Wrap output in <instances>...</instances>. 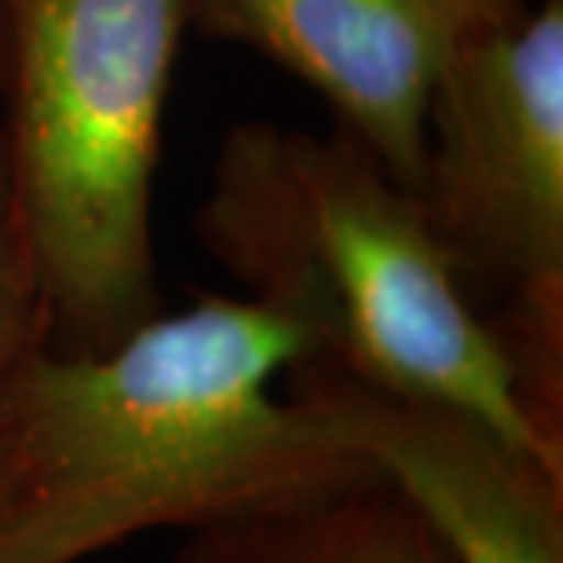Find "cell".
<instances>
[{"mask_svg": "<svg viewBox=\"0 0 563 563\" xmlns=\"http://www.w3.org/2000/svg\"><path fill=\"white\" fill-rule=\"evenodd\" d=\"M52 344L48 314H44L37 275L26 250V234L15 209L8 165V136L0 118V487L8 468V418H11V391L37 347Z\"/></svg>", "mask_w": 563, "mask_h": 563, "instance_id": "ba28073f", "label": "cell"}, {"mask_svg": "<svg viewBox=\"0 0 563 563\" xmlns=\"http://www.w3.org/2000/svg\"><path fill=\"white\" fill-rule=\"evenodd\" d=\"M418 206L457 278L505 297L501 341L560 428L563 355V0L461 44L439 74Z\"/></svg>", "mask_w": 563, "mask_h": 563, "instance_id": "277c9868", "label": "cell"}, {"mask_svg": "<svg viewBox=\"0 0 563 563\" xmlns=\"http://www.w3.org/2000/svg\"><path fill=\"white\" fill-rule=\"evenodd\" d=\"M198 239L250 297L311 325L314 363L468 413L563 468L560 428L527 396L509 344L476 311L418 198L347 132L314 140L278 125L234 129Z\"/></svg>", "mask_w": 563, "mask_h": 563, "instance_id": "7a4b0ae2", "label": "cell"}, {"mask_svg": "<svg viewBox=\"0 0 563 563\" xmlns=\"http://www.w3.org/2000/svg\"><path fill=\"white\" fill-rule=\"evenodd\" d=\"M168 563H454L443 538L391 483L245 512L206 527Z\"/></svg>", "mask_w": 563, "mask_h": 563, "instance_id": "52a82bcc", "label": "cell"}, {"mask_svg": "<svg viewBox=\"0 0 563 563\" xmlns=\"http://www.w3.org/2000/svg\"><path fill=\"white\" fill-rule=\"evenodd\" d=\"M190 0H0V118L52 347L157 311L151 187Z\"/></svg>", "mask_w": 563, "mask_h": 563, "instance_id": "3957f363", "label": "cell"}, {"mask_svg": "<svg viewBox=\"0 0 563 563\" xmlns=\"http://www.w3.org/2000/svg\"><path fill=\"white\" fill-rule=\"evenodd\" d=\"M319 358L300 314L206 297L103 352L37 347L11 391L0 563H81L154 527H206L380 472L275 377Z\"/></svg>", "mask_w": 563, "mask_h": 563, "instance_id": "6da1fadb", "label": "cell"}, {"mask_svg": "<svg viewBox=\"0 0 563 563\" xmlns=\"http://www.w3.org/2000/svg\"><path fill=\"white\" fill-rule=\"evenodd\" d=\"M336 435L407 494L454 563H563V468L523 454L487 424L399 399L325 363L292 366Z\"/></svg>", "mask_w": 563, "mask_h": 563, "instance_id": "8992f818", "label": "cell"}, {"mask_svg": "<svg viewBox=\"0 0 563 563\" xmlns=\"http://www.w3.org/2000/svg\"><path fill=\"white\" fill-rule=\"evenodd\" d=\"M527 0H190L217 37L253 44L330 99L344 132L418 195L439 74Z\"/></svg>", "mask_w": 563, "mask_h": 563, "instance_id": "5b68a950", "label": "cell"}]
</instances>
